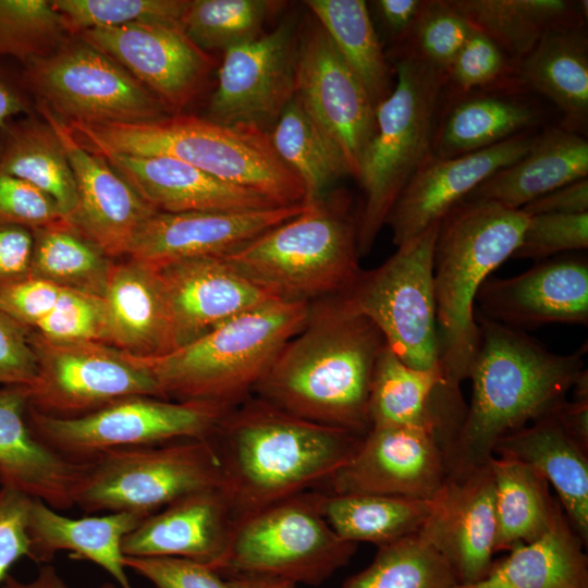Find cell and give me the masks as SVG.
Returning a JSON list of instances; mask_svg holds the SVG:
<instances>
[{"instance_id":"cell-1","label":"cell","mask_w":588,"mask_h":588,"mask_svg":"<svg viewBox=\"0 0 588 588\" xmlns=\"http://www.w3.org/2000/svg\"><path fill=\"white\" fill-rule=\"evenodd\" d=\"M363 437L294 416L249 396L226 412L209 438L233 525L298 493L322 487Z\"/></svg>"},{"instance_id":"cell-2","label":"cell","mask_w":588,"mask_h":588,"mask_svg":"<svg viewBox=\"0 0 588 588\" xmlns=\"http://www.w3.org/2000/svg\"><path fill=\"white\" fill-rule=\"evenodd\" d=\"M384 343L341 293L318 299L254 392L294 416L364 437L371 428L372 371Z\"/></svg>"},{"instance_id":"cell-3","label":"cell","mask_w":588,"mask_h":588,"mask_svg":"<svg viewBox=\"0 0 588 588\" xmlns=\"http://www.w3.org/2000/svg\"><path fill=\"white\" fill-rule=\"evenodd\" d=\"M475 319L479 342L468 375L473 393L446 451L449 476L487 464L501 438L553 412L586 369V344L561 355L524 331L478 314Z\"/></svg>"},{"instance_id":"cell-4","label":"cell","mask_w":588,"mask_h":588,"mask_svg":"<svg viewBox=\"0 0 588 588\" xmlns=\"http://www.w3.org/2000/svg\"><path fill=\"white\" fill-rule=\"evenodd\" d=\"M529 216L492 201H461L439 222L433 249V292L442 383L434 408L460 417L479 328L475 301L481 284L518 247Z\"/></svg>"},{"instance_id":"cell-5","label":"cell","mask_w":588,"mask_h":588,"mask_svg":"<svg viewBox=\"0 0 588 588\" xmlns=\"http://www.w3.org/2000/svg\"><path fill=\"white\" fill-rule=\"evenodd\" d=\"M66 124L76 140L97 155L169 157L279 206L307 204L299 177L280 159L269 134L255 128L181 113L132 123Z\"/></svg>"},{"instance_id":"cell-6","label":"cell","mask_w":588,"mask_h":588,"mask_svg":"<svg viewBox=\"0 0 588 588\" xmlns=\"http://www.w3.org/2000/svg\"><path fill=\"white\" fill-rule=\"evenodd\" d=\"M309 308L310 303L274 299L166 354L134 357L151 373L162 399L230 411L252 395L305 324Z\"/></svg>"},{"instance_id":"cell-7","label":"cell","mask_w":588,"mask_h":588,"mask_svg":"<svg viewBox=\"0 0 588 588\" xmlns=\"http://www.w3.org/2000/svg\"><path fill=\"white\" fill-rule=\"evenodd\" d=\"M358 255L357 221L338 195L219 257L277 299L311 303L351 286Z\"/></svg>"},{"instance_id":"cell-8","label":"cell","mask_w":588,"mask_h":588,"mask_svg":"<svg viewBox=\"0 0 588 588\" xmlns=\"http://www.w3.org/2000/svg\"><path fill=\"white\" fill-rule=\"evenodd\" d=\"M392 93L376 107V133L357 176L364 205L357 219V246L367 254L391 209L414 174L432 158L444 74L396 51Z\"/></svg>"},{"instance_id":"cell-9","label":"cell","mask_w":588,"mask_h":588,"mask_svg":"<svg viewBox=\"0 0 588 588\" xmlns=\"http://www.w3.org/2000/svg\"><path fill=\"white\" fill-rule=\"evenodd\" d=\"M322 491L308 490L233 525L216 571L319 586L354 555L357 543L341 538L322 512Z\"/></svg>"},{"instance_id":"cell-10","label":"cell","mask_w":588,"mask_h":588,"mask_svg":"<svg viewBox=\"0 0 588 588\" xmlns=\"http://www.w3.org/2000/svg\"><path fill=\"white\" fill-rule=\"evenodd\" d=\"M90 462L76 499L86 512L147 517L188 493L221 485L219 457L209 439L109 450Z\"/></svg>"},{"instance_id":"cell-11","label":"cell","mask_w":588,"mask_h":588,"mask_svg":"<svg viewBox=\"0 0 588 588\" xmlns=\"http://www.w3.org/2000/svg\"><path fill=\"white\" fill-rule=\"evenodd\" d=\"M19 78L34 102L66 123H132L171 114L126 70L77 36L22 65Z\"/></svg>"},{"instance_id":"cell-12","label":"cell","mask_w":588,"mask_h":588,"mask_svg":"<svg viewBox=\"0 0 588 588\" xmlns=\"http://www.w3.org/2000/svg\"><path fill=\"white\" fill-rule=\"evenodd\" d=\"M438 224L399 246L378 268L362 270L341 293L356 313L379 329L403 363L420 370H439L433 292Z\"/></svg>"},{"instance_id":"cell-13","label":"cell","mask_w":588,"mask_h":588,"mask_svg":"<svg viewBox=\"0 0 588 588\" xmlns=\"http://www.w3.org/2000/svg\"><path fill=\"white\" fill-rule=\"evenodd\" d=\"M226 412L205 403L134 395L74 417L27 406V419L42 443L64 456L87 461L109 450L209 439Z\"/></svg>"},{"instance_id":"cell-14","label":"cell","mask_w":588,"mask_h":588,"mask_svg":"<svg viewBox=\"0 0 588 588\" xmlns=\"http://www.w3.org/2000/svg\"><path fill=\"white\" fill-rule=\"evenodd\" d=\"M28 341L37 362L28 406L39 413L74 417L127 396L162 399L148 369L107 343L56 342L32 331Z\"/></svg>"},{"instance_id":"cell-15","label":"cell","mask_w":588,"mask_h":588,"mask_svg":"<svg viewBox=\"0 0 588 588\" xmlns=\"http://www.w3.org/2000/svg\"><path fill=\"white\" fill-rule=\"evenodd\" d=\"M301 23L295 16L272 32L223 52L209 120L269 134L295 97Z\"/></svg>"},{"instance_id":"cell-16","label":"cell","mask_w":588,"mask_h":588,"mask_svg":"<svg viewBox=\"0 0 588 588\" xmlns=\"http://www.w3.org/2000/svg\"><path fill=\"white\" fill-rule=\"evenodd\" d=\"M295 96L357 179L376 133V106L314 17L299 28Z\"/></svg>"},{"instance_id":"cell-17","label":"cell","mask_w":588,"mask_h":588,"mask_svg":"<svg viewBox=\"0 0 588 588\" xmlns=\"http://www.w3.org/2000/svg\"><path fill=\"white\" fill-rule=\"evenodd\" d=\"M449 477L434 426L372 427L322 487L329 494L372 493L434 500Z\"/></svg>"},{"instance_id":"cell-18","label":"cell","mask_w":588,"mask_h":588,"mask_svg":"<svg viewBox=\"0 0 588 588\" xmlns=\"http://www.w3.org/2000/svg\"><path fill=\"white\" fill-rule=\"evenodd\" d=\"M149 89L173 113L199 93L216 61L181 24L137 22L79 35Z\"/></svg>"},{"instance_id":"cell-19","label":"cell","mask_w":588,"mask_h":588,"mask_svg":"<svg viewBox=\"0 0 588 588\" xmlns=\"http://www.w3.org/2000/svg\"><path fill=\"white\" fill-rule=\"evenodd\" d=\"M34 111L56 132L74 175L77 204L70 222L111 259L127 257L143 223L155 212L100 155L82 146L69 125L46 106Z\"/></svg>"},{"instance_id":"cell-20","label":"cell","mask_w":588,"mask_h":588,"mask_svg":"<svg viewBox=\"0 0 588 588\" xmlns=\"http://www.w3.org/2000/svg\"><path fill=\"white\" fill-rule=\"evenodd\" d=\"M480 315L524 331L549 323L588 324V260L562 256L506 279H487L476 301Z\"/></svg>"},{"instance_id":"cell-21","label":"cell","mask_w":588,"mask_h":588,"mask_svg":"<svg viewBox=\"0 0 588 588\" xmlns=\"http://www.w3.org/2000/svg\"><path fill=\"white\" fill-rule=\"evenodd\" d=\"M152 268L166 298L171 351L277 299L222 257L186 259Z\"/></svg>"},{"instance_id":"cell-22","label":"cell","mask_w":588,"mask_h":588,"mask_svg":"<svg viewBox=\"0 0 588 588\" xmlns=\"http://www.w3.org/2000/svg\"><path fill=\"white\" fill-rule=\"evenodd\" d=\"M309 204L242 212H155L140 226L127 258L158 267L228 255L301 215Z\"/></svg>"},{"instance_id":"cell-23","label":"cell","mask_w":588,"mask_h":588,"mask_svg":"<svg viewBox=\"0 0 588 588\" xmlns=\"http://www.w3.org/2000/svg\"><path fill=\"white\" fill-rule=\"evenodd\" d=\"M527 131L492 147L439 159L430 158L406 184L387 219L399 247L438 224L473 189L532 146Z\"/></svg>"},{"instance_id":"cell-24","label":"cell","mask_w":588,"mask_h":588,"mask_svg":"<svg viewBox=\"0 0 588 588\" xmlns=\"http://www.w3.org/2000/svg\"><path fill=\"white\" fill-rule=\"evenodd\" d=\"M444 558L458 585L481 579L493 563L497 518L489 462L449 476L419 531Z\"/></svg>"},{"instance_id":"cell-25","label":"cell","mask_w":588,"mask_h":588,"mask_svg":"<svg viewBox=\"0 0 588 588\" xmlns=\"http://www.w3.org/2000/svg\"><path fill=\"white\" fill-rule=\"evenodd\" d=\"M26 387L0 388V485L39 499L53 510L76 505L90 460L64 456L42 443L27 419Z\"/></svg>"},{"instance_id":"cell-26","label":"cell","mask_w":588,"mask_h":588,"mask_svg":"<svg viewBox=\"0 0 588 588\" xmlns=\"http://www.w3.org/2000/svg\"><path fill=\"white\" fill-rule=\"evenodd\" d=\"M233 520L219 488L188 493L145 517L122 540L124 556H179L216 571Z\"/></svg>"},{"instance_id":"cell-27","label":"cell","mask_w":588,"mask_h":588,"mask_svg":"<svg viewBox=\"0 0 588 588\" xmlns=\"http://www.w3.org/2000/svg\"><path fill=\"white\" fill-rule=\"evenodd\" d=\"M102 157L158 212H242L280 207L254 191L173 158L122 154Z\"/></svg>"},{"instance_id":"cell-28","label":"cell","mask_w":588,"mask_h":588,"mask_svg":"<svg viewBox=\"0 0 588 588\" xmlns=\"http://www.w3.org/2000/svg\"><path fill=\"white\" fill-rule=\"evenodd\" d=\"M522 461L551 485L576 534L588 541V448L550 414L501 438L493 455Z\"/></svg>"},{"instance_id":"cell-29","label":"cell","mask_w":588,"mask_h":588,"mask_svg":"<svg viewBox=\"0 0 588 588\" xmlns=\"http://www.w3.org/2000/svg\"><path fill=\"white\" fill-rule=\"evenodd\" d=\"M102 299L107 344L137 357L171 351L168 309L155 268L130 258L114 261Z\"/></svg>"},{"instance_id":"cell-30","label":"cell","mask_w":588,"mask_h":588,"mask_svg":"<svg viewBox=\"0 0 588 588\" xmlns=\"http://www.w3.org/2000/svg\"><path fill=\"white\" fill-rule=\"evenodd\" d=\"M588 176V142L556 126L537 135L529 150L494 172L462 201H492L522 209L538 197Z\"/></svg>"},{"instance_id":"cell-31","label":"cell","mask_w":588,"mask_h":588,"mask_svg":"<svg viewBox=\"0 0 588 588\" xmlns=\"http://www.w3.org/2000/svg\"><path fill=\"white\" fill-rule=\"evenodd\" d=\"M145 517L128 512L70 518L39 499L32 500L28 515L30 560L49 563L54 554L69 551L108 572L120 588H134L125 571L122 540Z\"/></svg>"},{"instance_id":"cell-32","label":"cell","mask_w":588,"mask_h":588,"mask_svg":"<svg viewBox=\"0 0 588 588\" xmlns=\"http://www.w3.org/2000/svg\"><path fill=\"white\" fill-rule=\"evenodd\" d=\"M526 88L550 99L563 114L562 126L586 135L588 126V37L585 24L544 35L517 64Z\"/></svg>"},{"instance_id":"cell-33","label":"cell","mask_w":588,"mask_h":588,"mask_svg":"<svg viewBox=\"0 0 588 588\" xmlns=\"http://www.w3.org/2000/svg\"><path fill=\"white\" fill-rule=\"evenodd\" d=\"M0 307L44 339L106 343L102 297L29 277L0 292Z\"/></svg>"},{"instance_id":"cell-34","label":"cell","mask_w":588,"mask_h":588,"mask_svg":"<svg viewBox=\"0 0 588 588\" xmlns=\"http://www.w3.org/2000/svg\"><path fill=\"white\" fill-rule=\"evenodd\" d=\"M584 547L562 511L542 537L493 561L481 579L455 588H588Z\"/></svg>"},{"instance_id":"cell-35","label":"cell","mask_w":588,"mask_h":588,"mask_svg":"<svg viewBox=\"0 0 588 588\" xmlns=\"http://www.w3.org/2000/svg\"><path fill=\"white\" fill-rule=\"evenodd\" d=\"M475 29L515 63L548 33L585 24L587 0H446Z\"/></svg>"},{"instance_id":"cell-36","label":"cell","mask_w":588,"mask_h":588,"mask_svg":"<svg viewBox=\"0 0 588 588\" xmlns=\"http://www.w3.org/2000/svg\"><path fill=\"white\" fill-rule=\"evenodd\" d=\"M0 169L50 196L66 220L73 216L77 194L69 158L53 128L34 109L0 127Z\"/></svg>"},{"instance_id":"cell-37","label":"cell","mask_w":588,"mask_h":588,"mask_svg":"<svg viewBox=\"0 0 588 588\" xmlns=\"http://www.w3.org/2000/svg\"><path fill=\"white\" fill-rule=\"evenodd\" d=\"M497 534L494 551H510L542 537L563 511L547 479L530 465L492 456Z\"/></svg>"},{"instance_id":"cell-38","label":"cell","mask_w":588,"mask_h":588,"mask_svg":"<svg viewBox=\"0 0 588 588\" xmlns=\"http://www.w3.org/2000/svg\"><path fill=\"white\" fill-rule=\"evenodd\" d=\"M438 121L432 157L462 156L530 131L541 119L536 107L505 95L477 94L457 99Z\"/></svg>"},{"instance_id":"cell-39","label":"cell","mask_w":588,"mask_h":588,"mask_svg":"<svg viewBox=\"0 0 588 588\" xmlns=\"http://www.w3.org/2000/svg\"><path fill=\"white\" fill-rule=\"evenodd\" d=\"M305 5L377 107L393 90L391 70L364 0H307Z\"/></svg>"},{"instance_id":"cell-40","label":"cell","mask_w":588,"mask_h":588,"mask_svg":"<svg viewBox=\"0 0 588 588\" xmlns=\"http://www.w3.org/2000/svg\"><path fill=\"white\" fill-rule=\"evenodd\" d=\"M433 509L434 500L385 494L323 492L322 499L323 515L341 538L377 547L418 534Z\"/></svg>"},{"instance_id":"cell-41","label":"cell","mask_w":588,"mask_h":588,"mask_svg":"<svg viewBox=\"0 0 588 588\" xmlns=\"http://www.w3.org/2000/svg\"><path fill=\"white\" fill-rule=\"evenodd\" d=\"M32 278L102 297L114 260L66 219L32 230Z\"/></svg>"},{"instance_id":"cell-42","label":"cell","mask_w":588,"mask_h":588,"mask_svg":"<svg viewBox=\"0 0 588 588\" xmlns=\"http://www.w3.org/2000/svg\"><path fill=\"white\" fill-rule=\"evenodd\" d=\"M269 138L280 159L302 181L307 204L322 199L333 183L350 175L340 149L307 114L296 96L279 117Z\"/></svg>"},{"instance_id":"cell-43","label":"cell","mask_w":588,"mask_h":588,"mask_svg":"<svg viewBox=\"0 0 588 588\" xmlns=\"http://www.w3.org/2000/svg\"><path fill=\"white\" fill-rule=\"evenodd\" d=\"M441 383L440 370L412 368L384 343L377 356L370 384L368 415L371 428L431 425L437 429L430 400Z\"/></svg>"},{"instance_id":"cell-44","label":"cell","mask_w":588,"mask_h":588,"mask_svg":"<svg viewBox=\"0 0 588 588\" xmlns=\"http://www.w3.org/2000/svg\"><path fill=\"white\" fill-rule=\"evenodd\" d=\"M444 558L420 534L378 547L372 562L341 588H455Z\"/></svg>"},{"instance_id":"cell-45","label":"cell","mask_w":588,"mask_h":588,"mask_svg":"<svg viewBox=\"0 0 588 588\" xmlns=\"http://www.w3.org/2000/svg\"><path fill=\"white\" fill-rule=\"evenodd\" d=\"M283 3L272 0H189L182 24L199 48L224 52L258 38L268 17Z\"/></svg>"},{"instance_id":"cell-46","label":"cell","mask_w":588,"mask_h":588,"mask_svg":"<svg viewBox=\"0 0 588 588\" xmlns=\"http://www.w3.org/2000/svg\"><path fill=\"white\" fill-rule=\"evenodd\" d=\"M70 35L49 0H0V56L22 65L50 54Z\"/></svg>"},{"instance_id":"cell-47","label":"cell","mask_w":588,"mask_h":588,"mask_svg":"<svg viewBox=\"0 0 588 588\" xmlns=\"http://www.w3.org/2000/svg\"><path fill=\"white\" fill-rule=\"evenodd\" d=\"M525 88L517 63L491 39L473 28L444 74L442 96L457 100L482 90L495 94L499 90L515 93Z\"/></svg>"},{"instance_id":"cell-48","label":"cell","mask_w":588,"mask_h":588,"mask_svg":"<svg viewBox=\"0 0 588 588\" xmlns=\"http://www.w3.org/2000/svg\"><path fill=\"white\" fill-rule=\"evenodd\" d=\"M72 37L137 22L182 24L189 0H51Z\"/></svg>"},{"instance_id":"cell-49","label":"cell","mask_w":588,"mask_h":588,"mask_svg":"<svg viewBox=\"0 0 588 588\" xmlns=\"http://www.w3.org/2000/svg\"><path fill=\"white\" fill-rule=\"evenodd\" d=\"M471 30L446 0H425L397 51L412 54L445 74Z\"/></svg>"},{"instance_id":"cell-50","label":"cell","mask_w":588,"mask_h":588,"mask_svg":"<svg viewBox=\"0 0 588 588\" xmlns=\"http://www.w3.org/2000/svg\"><path fill=\"white\" fill-rule=\"evenodd\" d=\"M588 212L529 216L516 259L544 260L563 252L587 249Z\"/></svg>"},{"instance_id":"cell-51","label":"cell","mask_w":588,"mask_h":588,"mask_svg":"<svg viewBox=\"0 0 588 588\" xmlns=\"http://www.w3.org/2000/svg\"><path fill=\"white\" fill-rule=\"evenodd\" d=\"M61 219L65 218L50 196L0 169V226L34 230Z\"/></svg>"},{"instance_id":"cell-52","label":"cell","mask_w":588,"mask_h":588,"mask_svg":"<svg viewBox=\"0 0 588 588\" xmlns=\"http://www.w3.org/2000/svg\"><path fill=\"white\" fill-rule=\"evenodd\" d=\"M124 564L156 588H231L213 568L179 556H124Z\"/></svg>"},{"instance_id":"cell-53","label":"cell","mask_w":588,"mask_h":588,"mask_svg":"<svg viewBox=\"0 0 588 588\" xmlns=\"http://www.w3.org/2000/svg\"><path fill=\"white\" fill-rule=\"evenodd\" d=\"M33 498L0 488V586L20 559L30 558L28 515Z\"/></svg>"},{"instance_id":"cell-54","label":"cell","mask_w":588,"mask_h":588,"mask_svg":"<svg viewBox=\"0 0 588 588\" xmlns=\"http://www.w3.org/2000/svg\"><path fill=\"white\" fill-rule=\"evenodd\" d=\"M36 376L28 330L0 307V384L29 387Z\"/></svg>"},{"instance_id":"cell-55","label":"cell","mask_w":588,"mask_h":588,"mask_svg":"<svg viewBox=\"0 0 588 588\" xmlns=\"http://www.w3.org/2000/svg\"><path fill=\"white\" fill-rule=\"evenodd\" d=\"M32 253V230L0 226V292L29 278Z\"/></svg>"},{"instance_id":"cell-56","label":"cell","mask_w":588,"mask_h":588,"mask_svg":"<svg viewBox=\"0 0 588 588\" xmlns=\"http://www.w3.org/2000/svg\"><path fill=\"white\" fill-rule=\"evenodd\" d=\"M522 210L528 216L588 212V179L555 188L527 204Z\"/></svg>"},{"instance_id":"cell-57","label":"cell","mask_w":588,"mask_h":588,"mask_svg":"<svg viewBox=\"0 0 588 588\" xmlns=\"http://www.w3.org/2000/svg\"><path fill=\"white\" fill-rule=\"evenodd\" d=\"M425 0H376L375 8L388 34L400 45L412 29Z\"/></svg>"},{"instance_id":"cell-58","label":"cell","mask_w":588,"mask_h":588,"mask_svg":"<svg viewBox=\"0 0 588 588\" xmlns=\"http://www.w3.org/2000/svg\"><path fill=\"white\" fill-rule=\"evenodd\" d=\"M33 111V102L20 83L19 74L10 75L0 68V127L9 120Z\"/></svg>"},{"instance_id":"cell-59","label":"cell","mask_w":588,"mask_h":588,"mask_svg":"<svg viewBox=\"0 0 588 588\" xmlns=\"http://www.w3.org/2000/svg\"><path fill=\"white\" fill-rule=\"evenodd\" d=\"M552 413L577 441L588 448V399H565Z\"/></svg>"},{"instance_id":"cell-60","label":"cell","mask_w":588,"mask_h":588,"mask_svg":"<svg viewBox=\"0 0 588 588\" xmlns=\"http://www.w3.org/2000/svg\"><path fill=\"white\" fill-rule=\"evenodd\" d=\"M0 588H69L63 578L50 564L40 567L37 576L30 581H21L10 574Z\"/></svg>"},{"instance_id":"cell-61","label":"cell","mask_w":588,"mask_h":588,"mask_svg":"<svg viewBox=\"0 0 588 588\" xmlns=\"http://www.w3.org/2000/svg\"><path fill=\"white\" fill-rule=\"evenodd\" d=\"M224 578L231 588H296L293 583L269 577L232 575Z\"/></svg>"},{"instance_id":"cell-62","label":"cell","mask_w":588,"mask_h":588,"mask_svg":"<svg viewBox=\"0 0 588 588\" xmlns=\"http://www.w3.org/2000/svg\"><path fill=\"white\" fill-rule=\"evenodd\" d=\"M98 588H118V586L115 584H112V583H105L101 586H99Z\"/></svg>"}]
</instances>
